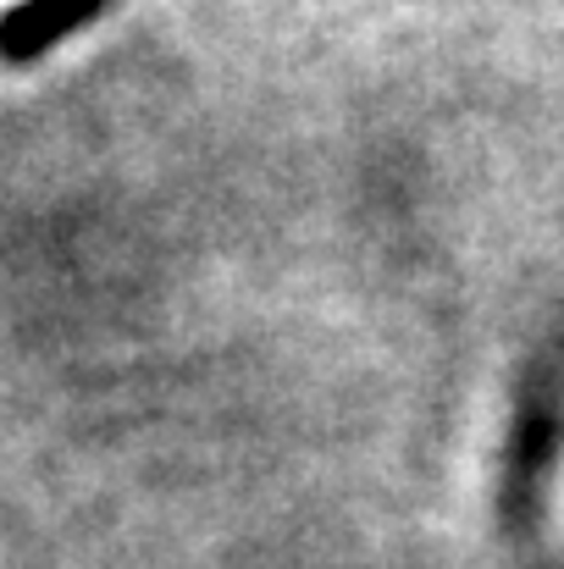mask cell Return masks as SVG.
Instances as JSON below:
<instances>
[{
    "label": "cell",
    "instance_id": "cell-1",
    "mask_svg": "<svg viewBox=\"0 0 564 569\" xmlns=\"http://www.w3.org/2000/svg\"><path fill=\"white\" fill-rule=\"evenodd\" d=\"M100 6H106V0H33V6H22V11L6 17L0 50H6L11 61H28V56H39L56 33H72L78 22H89Z\"/></svg>",
    "mask_w": 564,
    "mask_h": 569
}]
</instances>
